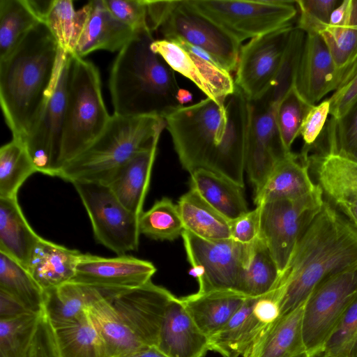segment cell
I'll return each instance as SVG.
<instances>
[{"instance_id": "cell-1", "label": "cell", "mask_w": 357, "mask_h": 357, "mask_svg": "<svg viewBox=\"0 0 357 357\" xmlns=\"http://www.w3.org/2000/svg\"><path fill=\"white\" fill-rule=\"evenodd\" d=\"M162 117L185 170L211 171L244 187L248 100L236 87L224 104L206 98Z\"/></svg>"}, {"instance_id": "cell-2", "label": "cell", "mask_w": 357, "mask_h": 357, "mask_svg": "<svg viewBox=\"0 0 357 357\" xmlns=\"http://www.w3.org/2000/svg\"><path fill=\"white\" fill-rule=\"evenodd\" d=\"M356 263L357 231L342 213L324 200L274 288L280 317L303 305L322 281Z\"/></svg>"}, {"instance_id": "cell-3", "label": "cell", "mask_w": 357, "mask_h": 357, "mask_svg": "<svg viewBox=\"0 0 357 357\" xmlns=\"http://www.w3.org/2000/svg\"><path fill=\"white\" fill-rule=\"evenodd\" d=\"M59 52L41 22L0 60V103L13 138L22 140L35 119L52 81Z\"/></svg>"}, {"instance_id": "cell-4", "label": "cell", "mask_w": 357, "mask_h": 357, "mask_svg": "<svg viewBox=\"0 0 357 357\" xmlns=\"http://www.w3.org/2000/svg\"><path fill=\"white\" fill-rule=\"evenodd\" d=\"M150 30L137 33L114 60L109 89L114 114L125 116H163L180 106L174 71L151 49Z\"/></svg>"}, {"instance_id": "cell-5", "label": "cell", "mask_w": 357, "mask_h": 357, "mask_svg": "<svg viewBox=\"0 0 357 357\" xmlns=\"http://www.w3.org/2000/svg\"><path fill=\"white\" fill-rule=\"evenodd\" d=\"M174 297L151 280L132 289H105L87 311L109 357L157 346L166 309Z\"/></svg>"}, {"instance_id": "cell-6", "label": "cell", "mask_w": 357, "mask_h": 357, "mask_svg": "<svg viewBox=\"0 0 357 357\" xmlns=\"http://www.w3.org/2000/svg\"><path fill=\"white\" fill-rule=\"evenodd\" d=\"M165 128V119L160 116L113 114L100 135L65 165L58 177L71 183L86 181L107 185L126 162L160 138Z\"/></svg>"}, {"instance_id": "cell-7", "label": "cell", "mask_w": 357, "mask_h": 357, "mask_svg": "<svg viewBox=\"0 0 357 357\" xmlns=\"http://www.w3.org/2000/svg\"><path fill=\"white\" fill-rule=\"evenodd\" d=\"M110 118L102 98L98 68L91 61L72 54L62 136L61 170L100 135Z\"/></svg>"}, {"instance_id": "cell-8", "label": "cell", "mask_w": 357, "mask_h": 357, "mask_svg": "<svg viewBox=\"0 0 357 357\" xmlns=\"http://www.w3.org/2000/svg\"><path fill=\"white\" fill-rule=\"evenodd\" d=\"M72 54L60 48L54 77L42 105L21 140L37 172L58 176Z\"/></svg>"}, {"instance_id": "cell-9", "label": "cell", "mask_w": 357, "mask_h": 357, "mask_svg": "<svg viewBox=\"0 0 357 357\" xmlns=\"http://www.w3.org/2000/svg\"><path fill=\"white\" fill-rule=\"evenodd\" d=\"M239 43L293 24L295 1L187 0Z\"/></svg>"}, {"instance_id": "cell-10", "label": "cell", "mask_w": 357, "mask_h": 357, "mask_svg": "<svg viewBox=\"0 0 357 357\" xmlns=\"http://www.w3.org/2000/svg\"><path fill=\"white\" fill-rule=\"evenodd\" d=\"M324 200L323 191L317 185L313 191L299 198L258 205L259 238L266 245L280 275L286 269L299 238L321 209Z\"/></svg>"}, {"instance_id": "cell-11", "label": "cell", "mask_w": 357, "mask_h": 357, "mask_svg": "<svg viewBox=\"0 0 357 357\" xmlns=\"http://www.w3.org/2000/svg\"><path fill=\"white\" fill-rule=\"evenodd\" d=\"M289 89L276 81L263 96L248 100L245 172L255 190L261 186L278 162L289 153L282 146L276 121L278 102Z\"/></svg>"}, {"instance_id": "cell-12", "label": "cell", "mask_w": 357, "mask_h": 357, "mask_svg": "<svg viewBox=\"0 0 357 357\" xmlns=\"http://www.w3.org/2000/svg\"><path fill=\"white\" fill-rule=\"evenodd\" d=\"M356 296L357 263L322 281L307 298L302 329L311 357L322 353L331 333Z\"/></svg>"}, {"instance_id": "cell-13", "label": "cell", "mask_w": 357, "mask_h": 357, "mask_svg": "<svg viewBox=\"0 0 357 357\" xmlns=\"http://www.w3.org/2000/svg\"><path fill=\"white\" fill-rule=\"evenodd\" d=\"M72 183L90 218L96 241L118 255L137 250L139 215L126 208L107 185L86 181Z\"/></svg>"}, {"instance_id": "cell-14", "label": "cell", "mask_w": 357, "mask_h": 357, "mask_svg": "<svg viewBox=\"0 0 357 357\" xmlns=\"http://www.w3.org/2000/svg\"><path fill=\"white\" fill-rule=\"evenodd\" d=\"M181 237L198 282L197 292L236 291L252 243L241 244L231 238L206 240L185 230Z\"/></svg>"}, {"instance_id": "cell-15", "label": "cell", "mask_w": 357, "mask_h": 357, "mask_svg": "<svg viewBox=\"0 0 357 357\" xmlns=\"http://www.w3.org/2000/svg\"><path fill=\"white\" fill-rule=\"evenodd\" d=\"M294 26L290 24L250 39L241 47L234 83L247 100L261 98L276 82Z\"/></svg>"}, {"instance_id": "cell-16", "label": "cell", "mask_w": 357, "mask_h": 357, "mask_svg": "<svg viewBox=\"0 0 357 357\" xmlns=\"http://www.w3.org/2000/svg\"><path fill=\"white\" fill-rule=\"evenodd\" d=\"M158 31L162 39H178L208 53L229 73L236 70L241 43L196 11L187 0L178 1Z\"/></svg>"}, {"instance_id": "cell-17", "label": "cell", "mask_w": 357, "mask_h": 357, "mask_svg": "<svg viewBox=\"0 0 357 357\" xmlns=\"http://www.w3.org/2000/svg\"><path fill=\"white\" fill-rule=\"evenodd\" d=\"M280 314L279 301L273 291L259 298H246L222 330L210 338L211 350L223 357L242 356Z\"/></svg>"}, {"instance_id": "cell-18", "label": "cell", "mask_w": 357, "mask_h": 357, "mask_svg": "<svg viewBox=\"0 0 357 357\" xmlns=\"http://www.w3.org/2000/svg\"><path fill=\"white\" fill-rule=\"evenodd\" d=\"M136 34L113 16L104 0H93L77 10L70 54L84 58L96 50L119 52Z\"/></svg>"}, {"instance_id": "cell-19", "label": "cell", "mask_w": 357, "mask_h": 357, "mask_svg": "<svg viewBox=\"0 0 357 357\" xmlns=\"http://www.w3.org/2000/svg\"><path fill=\"white\" fill-rule=\"evenodd\" d=\"M347 69L341 70L336 66L319 34L307 33L293 86L307 105H314L337 89Z\"/></svg>"}, {"instance_id": "cell-20", "label": "cell", "mask_w": 357, "mask_h": 357, "mask_svg": "<svg viewBox=\"0 0 357 357\" xmlns=\"http://www.w3.org/2000/svg\"><path fill=\"white\" fill-rule=\"evenodd\" d=\"M151 261L127 255L104 257L82 253L73 282L105 289H132L151 280Z\"/></svg>"}, {"instance_id": "cell-21", "label": "cell", "mask_w": 357, "mask_h": 357, "mask_svg": "<svg viewBox=\"0 0 357 357\" xmlns=\"http://www.w3.org/2000/svg\"><path fill=\"white\" fill-rule=\"evenodd\" d=\"M152 51L160 55L176 72L191 80L206 96L218 104L236 90L230 73L217 63L204 59L185 51L179 45L165 39L154 40Z\"/></svg>"}, {"instance_id": "cell-22", "label": "cell", "mask_w": 357, "mask_h": 357, "mask_svg": "<svg viewBox=\"0 0 357 357\" xmlns=\"http://www.w3.org/2000/svg\"><path fill=\"white\" fill-rule=\"evenodd\" d=\"M157 347L169 357H204L211 350L210 338L176 296L166 309Z\"/></svg>"}, {"instance_id": "cell-23", "label": "cell", "mask_w": 357, "mask_h": 357, "mask_svg": "<svg viewBox=\"0 0 357 357\" xmlns=\"http://www.w3.org/2000/svg\"><path fill=\"white\" fill-rule=\"evenodd\" d=\"M307 154L289 152L275 165L259 188L255 190L256 206L279 200L303 197L317 186L310 176Z\"/></svg>"}, {"instance_id": "cell-24", "label": "cell", "mask_w": 357, "mask_h": 357, "mask_svg": "<svg viewBox=\"0 0 357 357\" xmlns=\"http://www.w3.org/2000/svg\"><path fill=\"white\" fill-rule=\"evenodd\" d=\"M304 304L267 326L241 357H311L303 335Z\"/></svg>"}, {"instance_id": "cell-25", "label": "cell", "mask_w": 357, "mask_h": 357, "mask_svg": "<svg viewBox=\"0 0 357 357\" xmlns=\"http://www.w3.org/2000/svg\"><path fill=\"white\" fill-rule=\"evenodd\" d=\"M307 153L310 169L317 185L330 202L347 197H357V160L327 151L314 145Z\"/></svg>"}, {"instance_id": "cell-26", "label": "cell", "mask_w": 357, "mask_h": 357, "mask_svg": "<svg viewBox=\"0 0 357 357\" xmlns=\"http://www.w3.org/2000/svg\"><path fill=\"white\" fill-rule=\"evenodd\" d=\"M82 252L40 238L26 270L43 291L71 282Z\"/></svg>"}, {"instance_id": "cell-27", "label": "cell", "mask_w": 357, "mask_h": 357, "mask_svg": "<svg viewBox=\"0 0 357 357\" xmlns=\"http://www.w3.org/2000/svg\"><path fill=\"white\" fill-rule=\"evenodd\" d=\"M159 138L126 162L115 174L107 185L132 213L140 215L150 183Z\"/></svg>"}, {"instance_id": "cell-28", "label": "cell", "mask_w": 357, "mask_h": 357, "mask_svg": "<svg viewBox=\"0 0 357 357\" xmlns=\"http://www.w3.org/2000/svg\"><path fill=\"white\" fill-rule=\"evenodd\" d=\"M104 290L73 281L43 291V315L54 329L73 325Z\"/></svg>"}, {"instance_id": "cell-29", "label": "cell", "mask_w": 357, "mask_h": 357, "mask_svg": "<svg viewBox=\"0 0 357 357\" xmlns=\"http://www.w3.org/2000/svg\"><path fill=\"white\" fill-rule=\"evenodd\" d=\"M246 298L228 290L196 292L180 299L197 327L211 338L222 330Z\"/></svg>"}, {"instance_id": "cell-30", "label": "cell", "mask_w": 357, "mask_h": 357, "mask_svg": "<svg viewBox=\"0 0 357 357\" xmlns=\"http://www.w3.org/2000/svg\"><path fill=\"white\" fill-rule=\"evenodd\" d=\"M190 177V190L231 221L249 211L243 187L213 172L198 169Z\"/></svg>"}, {"instance_id": "cell-31", "label": "cell", "mask_w": 357, "mask_h": 357, "mask_svg": "<svg viewBox=\"0 0 357 357\" xmlns=\"http://www.w3.org/2000/svg\"><path fill=\"white\" fill-rule=\"evenodd\" d=\"M40 237L25 218L17 197L0 198V252L26 269L32 250Z\"/></svg>"}, {"instance_id": "cell-32", "label": "cell", "mask_w": 357, "mask_h": 357, "mask_svg": "<svg viewBox=\"0 0 357 357\" xmlns=\"http://www.w3.org/2000/svg\"><path fill=\"white\" fill-rule=\"evenodd\" d=\"M184 230L204 239L231 238L229 220L189 190L178 202Z\"/></svg>"}, {"instance_id": "cell-33", "label": "cell", "mask_w": 357, "mask_h": 357, "mask_svg": "<svg viewBox=\"0 0 357 357\" xmlns=\"http://www.w3.org/2000/svg\"><path fill=\"white\" fill-rule=\"evenodd\" d=\"M52 330L58 357H109L105 340L87 310L75 324Z\"/></svg>"}, {"instance_id": "cell-34", "label": "cell", "mask_w": 357, "mask_h": 357, "mask_svg": "<svg viewBox=\"0 0 357 357\" xmlns=\"http://www.w3.org/2000/svg\"><path fill=\"white\" fill-rule=\"evenodd\" d=\"M280 276V271L266 245L257 238L251 243L236 291L247 298L263 296L275 288Z\"/></svg>"}, {"instance_id": "cell-35", "label": "cell", "mask_w": 357, "mask_h": 357, "mask_svg": "<svg viewBox=\"0 0 357 357\" xmlns=\"http://www.w3.org/2000/svg\"><path fill=\"white\" fill-rule=\"evenodd\" d=\"M0 290L7 293L27 311L43 312L44 293L28 271L0 252Z\"/></svg>"}, {"instance_id": "cell-36", "label": "cell", "mask_w": 357, "mask_h": 357, "mask_svg": "<svg viewBox=\"0 0 357 357\" xmlns=\"http://www.w3.org/2000/svg\"><path fill=\"white\" fill-rule=\"evenodd\" d=\"M40 23L26 0H1L0 60L6 58Z\"/></svg>"}, {"instance_id": "cell-37", "label": "cell", "mask_w": 357, "mask_h": 357, "mask_svg": "<svg viewBox=\"0 0 357 357\" xmlns=\"http://www.w3.org/2000/svg\"><path fill=\"white\" fill-rule=\"evenodd\" d=\"M36 172L23 142L12 138L0 149V198L17 197L20 187Z\"/></svg>"}, {"instance_id": "cell-38", "label": "cell", "mask_w": 357, "mask_h": 357, "mask_svg": "<svg viewBox=\"0 0 357 357\" xmlns=\"http://www.w3.org/2000/svg\"><path fill=\"white\" fill-rule=\"evenodd\" d=\"M43 312L0 319V357H27Z\"/></svg>"}, {"instance_id": "cell-39", "label": "cell", "mask_w": 357, "mask_h": 357, "mask_svg": "<svg viewBox=\"0 0 357 357\" xmlns=\"http://www.w3.org/2000/svg\"><path fill=\"white\" fill-rule=\"evenodd\" d=\"M138 224L140 234L157 241H174L184 231L178 206L168 197L157 200L143 211Z\"/></svg>"}, {"instance_id": "cell-40", "label": "cell", "mask_w": 357, "mask_h": 357, "mask_svg": "<svg viewBox=\"0 0 357 357\" xmlns=\"http://www.w3.org/2000/svg\"><path fill=\"white\" fill-rule=\"evenodd\" d=\"M324 134V146H319L357 160V102L341 119L331 118Z\"/></svg>"}, {"instance_id": "cell-41", "label": "cell", "mask_w": 357, "mask_h": 357, "mask_svg": "<svg viewBox=\"0 0 357 357\" xmlns=\"http://www.w3.org/2000/svg\"><path fill=\"white\" fill-rule=\"evenodd\" d=\"M317 34L327 46L336 66L346 70L357 56V23L349 19L342 26L326 24Z\"/></svg>"}, {"instance_id": "cell-42", "label": "cell", "mask_w": 357, "mask_h": 357, "mask_svg": "<svg viewBox=\"0 0 357 357\" xmlns=\"http://www.w3.org/2000/svg\"><path fill=\"white\" fill-rule=\"evenodd\" d=\"M309 106L300 98L293 85L280 100L276 111L278 129L284 149L290 152L291 145L300 135L304 114Z\"/></svg>"}, {"instance_id": "cell-43", "label": "cell", "mask_w": 357, "mask_h": 357, "mask_svg": "<svg viewBox=\"0 0 357 357\" xmlns=\"http://www.w3.org/2000/svg\"><path fill=\"white\" fill-rule=\"evenodd\" d=\"M321 354L333 357H357V296L331 333Z\"/></svg>"}, {"instance_id": "cell-44", "label": "cell", "mask_w": 357, "mask_h": 357, "mask_svg": "<svg viewBox=\"0 0 357 357\" xmlns=\"http://www.w3.org/2000/svg\"><path fill=\"white\" fill-rule=\"evenodd\" d=\"M77 10L70 0H53L44 23L59 47L71 52L75 28Z\"/></svg>"}, {"instance_id": "cell-45", "label": "cell", "mask_w": 357, "mask_h": 357, "mask_svg": "<svg viewBox=\"0 0 357 357\" xmlns=\"http://www.w3.org/2000/svg\"><path fill=\"white\" fill-rule=\"evenodd\" d=\"M340 0H297L298 9L296 26L307 33L318 32L328 24L333 10L341 3Z\"/></svg>"}, {"instance_id": "cell-46", "label": "cell", "mask_w": 357, "mask_h": 357, "mask_svg": "<svg viewBox=\"0 0 357 357\" xmlns=\"http://www.w3.org/2000/svg\"><path fill=\"white\" fill-rule=\"evenodd\" d=\"M328 100L331 118L335 121L343 118L357 102V56L347 68L340 84Z\"/></svg>"}, {"instance_id": "cell-47", "label": "cell", "mask_w": 357, "mask_h": 357, "mask_svg": "<svg viewBox=\"0 0 357 357\" xmlns=\"http://www.w3.org/2000/svg\"><path fill=\"white\" fill-rule=\"evenodd\" d=\"M104 1L113 16L136 33L150 30L145 0H104Z\"/></svg>"}, {"instance_id": "cell-48", "label": "cell", "mask_w": 357, "mask_h": 357, "mask_svg": "<svg viewBox=\"0 0 357 357\" xmlns=\"http://www.w3.org/2000/svg\"><path fill=\"white\" fill-rule=\"evenodd\" d=\"M330 112L331 102L328 98L307 107L300 129V135L304 142L303 150L310 149L318 141L323 132Z\"/></svg>"}, {"instance_id": "cell-49", "label": "cell", "mask_w": 357, "mask_h": 357, "mask_svg": "<svg viewBox=\"0 0 357 357\" xmlns=\"http://www.w3.org/2000/svg\"><path fill=\"white\" fill-rule=\"evenodd\" d=\"M260 208L257 206L240 217L229 221L230 236L241 244L255 241L259 235Z\"/></svg>"}, {"instance_id": "cell-50", "label": "cell", "mask_w": 357, "mask_h": 357, "mask_svg": "<svg viewBox=\"0 0 357 357\" xmlns=\"http://www.w3.org/2000/svg\"><path fill=\"white\" fill-rule=\"evenodd\" d=\"M27 357H58L52 330L43 313Z\"/></svg>"}, {"instance_id": "cell-51", "label": "cell", "mask_w": 357, "mask_h": 357, "mask_svg": "<svg viewBox=\"0 0 357 357\" xmlns=\"http://www.w3.org/2000/svg\"><path fill=\"white\" fill-rule=\"evenodd\" d=\"M147 11L148 24L151 32L158 30L175 8L178 1H149L145 0Z\"/></svg>"}, {"instance_id": "cell-52", "label": "cell", "mask_w": 357, "mask_h": 357, "mask_svg": "<svg viewBox=\"0 0 357 357\" xmlns=\"http://www.w3.org/2000/svg\"><path fill=\"white\" fill-rule=\"evenodd\" d=\"M26 312L29 311L15 299L0 290V319L17 316Z\"/></svg>"}, {"instance_id": "cell-53", "label": "cell", "mask_w": 357, "mask_h": 357, "mask_svg": "<svg viewBox=\"0 0 357 357\" xmlns=\"http://www.w3.org/2000/svg\"><path fill=\"white\" fill-rule=\"evenodd\" d=\"M331 203L347 218L357 231V197L343 198Z\"/></svg>"}, {"instance_id": "cell-54", "label": "cell", "mask_w": 357, "mask_h": 357, "mask_svg": "<svg viewBox=\"0 0 357 357\" xmlns=\"http://www.w3.org/2000/svg\"><path fill=\"white\" fill-rule=\"evenodd\" d=\"M349 0H342L332 12L328 25L337 27L344 25L349 19Z\"/></svg>"}, {"instance_id": "cell-55", "label": "cell", "mask_w": 357, "mask_h": 357, "mask_svg": "<svg viewBox=\"0 0 357 357\" xmlns=\"http://www.w3.org/2000/svg\"><path fill=\"white\" fill-rule=\"evenodd\" d=\"M26 1L33 13L41 22H43L52 6L53 0H26Z\"/></svg>"}, {"instance_id": "cell-56", "label": "cell", "mask_w": 357, "mask_h": 357, "mask_svg": "<svg viewBox=\"0 0 357 357\" xmlns=\"http://www.w3.org/2000/svg\"><path fill=\"white\" fill-rule=\"evenodd\" d=\"M121 357H169L157 346H146Z\"/></svg>"}, {"instance_id": "cell-57", "label": "cell", "mask_w": 357, "mask_h": 357, "mask_svg": "<svg viewBox=\"0 0 357 357\" xmlns=\"http://www.w3.org/2000/svg\"><path fill=\"white\" fill-rule=\"evenodd\" d=\"M176 99L180 105L188 103L192 100V94L185 89H180L178 90Z\"/></svg>"}, {"instance_id": "cell-58", "label": "cell", "mask_w": 357, "mask_h": 357, "mask_svg": "<svg viewBox=\"0 0 357 357\" xmlns=\"http://www.w3.org/2000/svg\"><path fill=\"white\" fill-rule=\"evenodd\" d=\"M314 357H333V356H328V355H326V354H321L318 356H316Z\"/></svg>"}]
</instances>
